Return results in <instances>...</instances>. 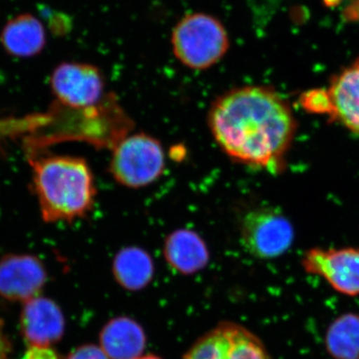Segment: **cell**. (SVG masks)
Here are the masks:
<instances>
[{"instance_id": "9a60e30c", "label": "cell", "mask_w": 359, "mask_h": 359, "mask_svg": "<svg viewBox=\"0 0 359 359\" xmlns=\"http://www.w3.org/2000/svg\"><path fill=\"white\" fill-rule=\"evenodd\" d=\"M112 273L123 289L140 290L152 282L155 264L147 250L139 247L122 248L112 263Z\"/></svg>"}, {"instance_id": "d6986e66", "label": "cell", "mask_w": 359, "mask_h": 359, "mask_svg": "<svg viewBox=\"0 0 359 359\" xmlns=\"http://www.w3.org/2000/svg\"><path fill=\"white\" fill-rule=\"evenodd\" d=\"M8 342L4 337L1 321H0V359L8 358Z\"/></svg>"}, {"instance_id": "2e32d148", "label": "cell", "mask_w": 359, "mask_h": 359, "mask_svg": "<svg viewBox=\"0 0 359 359\" xmlns=\"http://www.w3.org/2000/svg\"><path fill=\"white\" fill-rule=\"evenodd\" d=\"M325 344L334 359H359V314L346 313L335 318L327 328Z\"/></svg>"}, {"instance_id": "ac0fdd59", "label": "cell", "mask_w": 359, "mask_h": 359, "mask_svg": "<svg viewBox=\"0 0 359 359\" xmlns=\"http://www.w3.org/2000/svg\"><path fill=\"white\" fill-rule=\"evenodd\" d=\"M66 359H110L100 346L84 344L71 353Z\"/></svg>"}, {"instance_id": "44dd1931", "label": "cell", "mask_w": 359, "mask_h": 359, "mask_svg": "<svg viewBox=\"0 0 359 359\" xmlns=\"http://www.w3.org/2000/svg\"><path fill=\"white\" fill-rule=\"evenodd\" d=\"M136 359H162V358H158V356H156V355H153V354H149V355L140 356V358H138Z\"/></svg>"}, {"instance_id": "8fae6325", "label": "cell", "mask_w": 359, "mask_h": 359, "mask_svg": "<svg viewBox=\"0 0 359 359\" xmlns=\"http://www.w3.org/2000/svg\"><path fill=\"white\" fill-rule=\"evenodd\" d=\"M21 327L32 351H46L62 339L65 316L55 302L46 297H35L25 302Z\"/></svg>"}, {"instance_id": "3957f363", "label": "cell", "mask_w": 359, "mask_h": 359, "mask_svg": "<svg viewBox=\"0 0 359 359\" xmlns=\"http://www.w3.org/2000/svg\"><path fill=\"white\" fill-rule=\"evenodd\" d=\"M172 43L176 57L187 67L204 70L228 51V33L217 18L204 13L187 15L175 27Z\"/></svg>"}, {"instance_id": "5bb4252c", "label": "cell", "mask_w": 359, "mask_h": 359, "mask_svg": "<svg viewBox=\"0 0 359 359\" xmlns=\"http://www.w3.org/2000/svg\"><path fill=\"white\" fill-rule=\"evenodd\" d=\"M100 347L110 359H136L145 351V332L132 318H114L101 330Z\"/></svg>"}, {"instance_id": "30bf717a", "label": "cell", "mask_w": 359, "mask_h": 359, "mask_svg": "<svg viewBox=\"0 0 359 359\" xmlns=\"http://www.w3.org/2000/svg\"><path fill=\"white\" fill-rule=\"evenodd\" d=\"M318 114L359 135V58L323 89V104Z\"/></svg>"}, {"instance_id": "277c9868", "label": "cell", "mask_w": 359, "mask_h": 359, "mask_svg": "<svg viewBox=\"0 0 359 359\" xmlns=\"http://www.w3.org/2000/svg\"><path fill=\"white\" fill-rule=\"evenodd\" d=\"M166 157L161 142L151 135L129 134L112 149L109 172L119 185L140 189L164 173Z\"/></svg>"}, {"instance_id": "9c48e42d", "label": "cell", "mask_w": 359, "mask_h": 359, "mask_svg": "<svg viewBox=\"0 0 359 359\" xmlns=\"http://www.w3.org/2000/svg\"><path fill=\"white\" fill-rule=\"evenodd\" d=\"M46 280V269L37 257L14 254L0 259V295L9 301H29Z\"/></svg>"}, {"instance_id": "7a4b0ae2", "label": "cell", "mask_w": 359, "mask_h": 359, "mask_svg": "<svg viewBox=\"0 0 359 359\" xmlns=\"http://www.w3.org/2000/svg\"><path fill=\"white\" fill-rule=\"evenodd\" d=\"M33 192L45 223H73L95 205V178L86 159L69 155H32Z\"/></svg>"}, {"instance_id": "ffe728a7", "label": "cell", "mask_w": 359, "mask_h": 359, "mask_svg": "<svg viewBox=\"0 0 359 359\" xmlns=\"http://www.w3.org/2000/svg\"><path fill=\"white\" fill-rule=\"evenodd\" d=\"M325 4L328 6H337V4L340 1V0H323Z\"/></svg>"}, {"instance_id": "4fadbf2b", "label": "cell", "mask_w": 359, "mask_h": 359, "mask_svg": "<svg viewBox=\"0 0 359 359\" xmlns=\"http://www.w3.org/2000/svg\"><path fill=\"white\" fill-rule=\"evenodd\" d=\"M0 44L13 57H34L43 51L46 45L44 25L30 13L14 16L2 27Z\"/></svg>"}, {"instance_id": "6da1fadb", "label": "cell", "mask_w": 359, "mask_h": 359, "mask_svg": "<svg viewBox=\"0 0 359 359\" xmlns=\"http://www.w3.org/2000/svg\"><path fill=\"white\" fill-rule=\"evenodd\" d=\"M208 125L222 151L245 166L278 173L297 131L290 104L268 87L245 86L219 96Z\"/></svg>"}, {"instance_id": "8992f818", "label": "cell", "mask_w": 359, "mask_h": 359, "mask_svg": "<svg viewBox=\"0 0 359 359\" xmlns=\"http://www.w3.org/2000/svg\"><path fill=\"white\" fill-rule=\"evenodd\" d=\"M183 359H271L257 335L243 325L223 321L201 337Z\"/></svg>"}, {"instance_id": "7c38bea8", "label": "cell", "mask_w": 359, "mask_h": 359, "mask_svg": "<svg viewBox=\"0 0 359 359\" xmlns=\"http://www.w3.org/2000/svg\"><path fill=\"white\" fill-rule=\"evenodd\" d=\"M163 252L170 268L181 275L199 273L210 262V250L204 238L190 229H178L169 233Z\"/></svg>"}, {"instance_id": "5b68a950", "label": "cell", "mask_w": 359, "mask_h": 359, "mask_svg": "<svg viewBox=\"0 0 359 359\" xmlns=\"http://www.w3.org/2000/svg\"><path fill=\"white\" fill-rule=\"evenodd\" d=\"M241 242L252 257L276 259L285 254L294 242V231L280 210L261 207L250 210L242 219Z\"/></svg>"}, {"instance_id": "52a82bcc", "label": "cell", "mask_w": 359, "mask_h": 359, "mask_svg": "<svg viewBox=\"0 0 359 359\" xmlns=\"http://www.w3.org/2000/svg\"><path fill=\"white\" fill-rule=\"evenodd\" d=\"M56 103L70 109H87L105 98V80L96 66L86 63L63 62L50 76Z\"/></svg>"}, {"instance_id": "e0dca14e", "label": "cell", "mask_w": 359, "mask_h": 359, "mask_svg": "<svg viewBox=\"0 0 359 359\" xmlns=\"http://www.w3.org/2000/svg\"><path fill=\"white\" fill-rule=\"evenodd\" d=\"M39 116L32 115L21 119H0V136L22 133V132L32 131L39 128Z\"/></svg>"}, {"instance_id": "ba28073f", "label": "cell", "mask_w": 359, "mask_h": 359, "mask_svg": "<svg viewBox=\"0 0 359 359\" xmlns=\"http://www.w3.org/2000/svg\"><path fill=\"white\" fill-rule=\"evenodd\" d=\"M302 268L309 275L323 278L339 294L359 295V248L306 250Z\"/></svg>"}]
</instances>
